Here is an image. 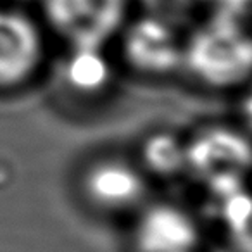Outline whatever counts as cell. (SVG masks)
<instances>
[{
  "instance_id": "1",
  "label": "cell",
  "mask_w": 252,
  "mask_h": 252,
  "mask_svg": "<svg viewBox=\"0 0 252 252\" xmlns=\"http://www.w3.org/2000/svg\"><path fill=\"white\" fill-rule=\"evenodd\" d=\"M183 69L211 90L252 81V32L242 19L214 16L185 38Z\"/></svg>"
},
{
  "instance_id": "2",
  "label": "cell",
  "mask_w": 252,
  "mask_h": 252,
  "mask_svg": "<svg viewBox=\"0 0 252 252\" xmlns=\"http://www.w3.org/2000/svg\"><path fill=\"white\" fill-rule=\"evenodd\" d=\"M187 173L213 192L244 185L252 173V138L233 126H206L187 142Z\"/></svg>"
},
{
  "instance_id": "3",
  "label": "cell",
  "mask_w": 252,
  "mask_h": 252,
  "mask_svg": "<svg viewBox=\"0 0 252 252\" xmlns=\"http://www.w3.org/2000/svg\"><path fill=\"white\" fill-rule=\"evenodd\" d=\"M130 0H45L52 28L71 47H105L128 25Z\"/></svg>"
},
{
  "instance_id": "4",
  "label": "cell",
  "mask_w": 252,
  "mask_h": 252,
  "mask_svg": "<svg viewBox=\"0 0 252 252\" xmlns=\"http://www.w3.org/2000/svg\"><path fill=\"white\" fill-rule=\"evenodd\" d=\"M81 193L98 213H131L145 206L147 175L140 164L123 158H100L83 171Z\"/></svg>"
},
{
  "instance_id": "5",
  "label": "cell",
  "mask_w": 252,
  "mask_h": 252,
  "mask_svg": "<svg viewBox=\"0 0 252 252\" xmlns=\"http://www.w3.org/2000/svg\"><path fill=\"white\" fill-rule=\"evenodd\" d=\"M123 56L128 66L151 78H164L183 69L185 38L158 16L130 21L123 30Z\"/></svg>"
},
{
  "instance_id": "6",
  "label": "cell",
  "mask_w": 252,
  "mask_h": 252,
  "mask_svg": "<svg viewBox=\"0 0 252 252\" xmlns=\"http://www.w3.org/2000/svg\"><path fill=\"white\" fill-rule=\"evenodd\" d=\"M43 61L38 26L23 12L0 11V88H16L30 80Z\"/></svg>"
},
{
  "instance_id": "7",
  "label": "cell",
  "mask_w": 252,
  "mask_h": 252,
  "mask_svg": "<svg viewBox=\"0 0 252 252\" xmlns=\"http://www.w3.org/2000/svg\"><path fill=\"white\" fill-rule=\"evenodd\" d=\"M199 237L192 214L168 202L144 206L133 228V244L138 252H192Z\"/></svg>"
},
{
  "instance_id": "8",
  "label": "cell",
  "mask_w": 252,
  "mask_h": 252,
  "mask_svg": "<svg viewBox=\"0 0 252 252\" xmlns=\"http://www.w3.org/2000/svg\"><path fill=\"white\" fill-rule=\"evenodd\" d=\"M64 80L81 97L105 94L114 80V69L105 47H71L64 63Z\"/></svg>"
},
{
  "instance_id": "9",
  "label": "cell",
  "mask_w": 252,
  "mask_h": 252,
  "mask_svg": "<svg viewBox=\"0 0 252 252\" xmlns=\"http://www.w3.org/2000/svg\"><path fill=\"white\" fill-rule=\"evenodd\" d=\"M140 168L158 178L187 173V142L169 131L151 133L140 145Z\"/></svg>"
},
{
  "instance_id": "10",
  "label": "cell",
  "mask_w": 252,
  "mask_h": 252,
  "mask_svg": "<svg viewBox=\"0 0 252 252\" xmlns=\"http://www.w3.org/2000/svg\"><path fill=\"white\" fill-rule=\"evenodd\" d=\"M240 116L247 131L252 135V81L245 87V92L240 100Z\"/></svg>"
},
{
  "instance_id": "11",
  "label": "cell",
  "mask_w": 252,
  "mask_h": 252,
  "mask_svg": "<svg viewBox=\"0 0 252 252\" xmlns=\"http://www.w3.org/2000/svg\"><path fill=\"white\" fill-rule=\"evenodd\" d=\"M183 2H213V4H216L218 0H183Z\"/></svg>"
}]
</instances>
